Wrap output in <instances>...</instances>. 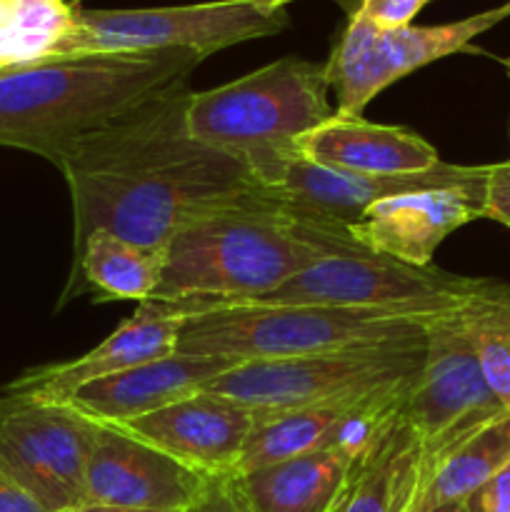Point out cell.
Wrapping results in <instances>:
<instances>
[{
    "mask_svg": "<svg viewBox=\"0 0 510 512\" xmlns=\"http://www.w3.org/2000/svg\"><path fill=\"white\" fill-rule=\"evenodd\" d=\"M190 90H165L80 140L58 165L73 198V255L95 230L168 245L220 210L268 198L245 155L188 133Z\"/></svg>",
    "mask_w": 510,
    "mask_h": 512,
    "instance_id": "cell-1",
    "label": "cell"
},
{
    "mask_svg": "<svg viewBox=\"0 0 510 512\" xmlns=\"http://www.w3.org/2000/svg\"><path fill=\"white\" fill-rule=\"evenodd\" d=\"M203 60L195 50H155L0 68V145L58 168L80 140L183 85Z\"/></svg>",
    "mask_w": 510,
    "mask_h": 512,
    "instance_id": "cell-2",
    "label": "cell"
},
{
    "mask_svg": "<svg viewBox=\"0 0 510 512\" xmlns=\"http://www.w3.org/2000/svg\"><path fill=\"white\" fill-rule=\"evenodd\" d=\"M323 255L273 198L220 210L168 243L155 303L175 310L228 308L280 288Z\"/></svg>",
    "mask_w": 510,
    "mask_h": 512,
    "instance_id": "cell-3",
    "label": "cell"
},
{
    "mask_svg": "<svg viewBox=\"0 0 510 512\" xmlns=\"http://www.w3.org/2000/svg\"><path fill=\"white\" fill-rule=\"evenodd\" d=\"M173 313L185 318L175 353L225 358L235 363L300 358V355L415 338L423 335L435 318H440L418 308H320V305L200 308L173 310Z\"/></svg>",
    "mask_w": 510,
    "mask_h": 512,
    "instance_id": "cell-4",
    "label": "cell"
},
{
    "mask_svg": "<svg viewBox=\"0 0 510 512\" xmlns=\"http://www.w3.org/2000/svg\"><path fill=\"white\" fill-rule=\"evenodd\" d=\"M328 90L325 65L288 55L233 83L190 93L185 125L200 143L240 155L290 145L333 118Z\"/></svg>",
    "mask_w": 510,
    "mask_h": 512,
    "instance_id": "cell-5",
    "label": "cell"
},
{
    "mask_svg": "<svg viewBox=\"0 0 510 512\" xmlns=\"http://www.w3.org/2000/svg\"><path fill=\"white\" fill-rule=\"evenodd\" d=\"M288 25V10L275 0H213L133 10L75 8L73 28L55 40L45 60L155 50H195L208 58L215 50L283 33Z\"/></svg>",
    "mask_w": 510,
    "mask_h": 512,
    "instance_id": "cell-6",
    "label": "cell"
},
{
    "mask_svg": "<svg viewBox=\"0 0 510 512\" xmlns=\"http://www.w3.org/2000/svg\"><path fill=\"white\" fill-rule=\"evenodd\" d=\"M423 358L425 333L333 353L240 363L200 393L223 395L260 413H283L410 385Z\"/></svg>",
    "mask_w": 510,
    "mask_h": 512,
    "instance_id": "cell-7",
    "label": "cell"
},
{
    "mask_svg": "<svg viewBox=\"0 0 510 512\" xmlns=\"http://www.w3.org/2000/svg\"><path fill=\"white\" fill-rule=\"evenodd\" d=\"M475 303L428 325L423 365L400 408L420 445V488L455 448L510 415L480 365L473 335Z\"/></svg>",
    "mask_w": 510,
    "mask_h": 512,
    "instance_id": "cell-8",
    "label": "cell"
},
{
    "mask_svg": "<svg viewBox=\"0 0 510 512\" xmlns=\"http://www.w3.org/2000/svg\"><path fill=\"white\" fill-rule=\"evenodd\" d=\"M495 288V280L465 278L435 265L413 268L373 253H333L315 260L280 288L228 308H418L448 315L468 308Z\"/></svg>",
    "mask_w": 510,
    "mask_h": 512,
    "instance_id": "cell-9",
    "label": "cell"
},
{
    "mask_svg": "<svg viewBox=\"0 0 510 512\" xmlns=\"http://www.w3.org/2000/svg\"><path fill=\"white\" fill-rule=\"evenodd\" d=\"M100 423L60 400L0 395V468L50 512L85 505V473Z\"/></svg>",
    "mask_w": 510,
    "mask_h": 512,
    "instance_id": "cell-10",
    "label": "cell"
},
{
    "mask_svg": "<svg viewBox=\"0 0 510 512\" xmlns=\"http://www.w3.org/2000/svg\"><path fill=\"white\" fill-rule=\"evenodd\" d=\"M508 18L510 0L455 23L380 30L355 10L343 38L338 40L333 55L325 63L328 83L330 88H335L338 98L335 115L360 118L365 105L395 80L435 60L468 50L478 35L488 33Z\"/></svg>",
    "mask_w": 510,
    "mask_h": 512,
    "instance_id": "cell-11",
    "label": "cell"
},
{
    "mask_svg": "<svg viewBox=\"0 0 510 512\" xmlns=\"http://www.w3.org/2000/svg\"><path fill=\"white\" fill-rule=\"evenodd\" d=\"M218 480L188 468L120 425L100 423L85 473V500L138 510L200 512Z\"/></svg>",
    "mask_w": 510,
    "mask_h": 512,
    "instance_id": "cell-12",
    "label": "cell"
},
{
    "mask_svg": "<svg viewBox=\"0 0 510 512\" xmlns=\"http://www.w3.org/2000/svg\"><path fill=\"white\" fill-rule=\"evenodd\" d=\"M485 185L488 168L470 183L383 198L348 225V235L368 253L413 268H428L438 245L450 233L483 218Z\"/></svg>",
    "mask_w": 510,
    "mask_h": 512,
    "instance_id": "cell-13",
    "label": "cell"
},
{
    "mask_svg": "<svg viewBox=\"0 0 510 512\" xmlns=\"http://www.w3.org/2000/svg\"><path fill=\"white\" fill-rule=\"evenodd\" d=\"M260 415V410L223 395L195 393L168 408L120 423V428L173 455L188 468L225 480L233 475Z\"/></svg>",
    "mask_w": 510,
    "mask_h": 512,
    "instance_id": "cell-14",
    "label": "cell"
},
{
    "mask_svg": "<svg viewBox=\"0 0 510 512\" xmlns=\"http://www.w3.org/2000/svg\"><path fill=\"white\" fill-rule=\"evenodd\" d=\"M183 320V315L173 313L165 303L155 300L140 303L135 313L93 350L68 363H50L25 370L20 378L5 385L3 393L65 403L83 385L173 355L178 350Z\"/></svg>",
    "mask_w": 510,
    "mask_h": 512,
    "instance_id": "cell-15",
    "label": "cell"
},
{
    "mask_svg": "<svg viewBox=\"0 0 510 512\" xmlns=\"http://www.w3.org/2000/svg\"><path fill=\"white\" fill-rule=\"evenodd\" d=\"M235 360L180 355L150 360L110 378L83 385L65 403L75 405L98 423H130L200 393L208 383L235 368Z\"/></svg>",
    "mask_w": 510,
    "mask_h": 512,
    "instance_id": "cell-16",
    "label": "cell"
},
{
    "mask_svg": "<svg viewBox=\"0 0 510 512\" xmlns=\"http://www.w3.org/2000/svg\"><path fill=\"white\" fill-rule=\"evenodd\" d=\"M295 153L328 168L365 175L425 173L440 165L438 150L400 125L333 115L293 143Z\"/></svg>",
    "mask_w": 510,
    "mask_h": 512,
    "instance_id": "cell-17",
    "label": "cell"
},
{
    "mask_svg": "<svg viewBox=\"0 0 510 512\" xmlns=\"http://www.w3.org/2000/svg\"><path fill=\"white\" fill-rule=\"evenodd\" d=\"M358 460L328 445L225 483L253 512H333Z\"/></svg>",
    "mask_w": 510,
    "mask_h": 512,
    "instance_id": "cell-18",
    "label": "cell"
},
{
    "mask_svg": "<svg viewBox=\"0 0 510 512\" xmlns=\"http://www.w3.org/2000/svg\"><path fill=\"white\" fill-rule=\"evenodd\" d=\"M418 488L420 445L398 410L355 463L333 512H408Z\"/></svg>",
    "mask_w": 510,
    "mask_h": 512,
    "instance_id": "cell-19",
    "label": "cell"
},
{
    "mask_svg": "<svg viewBox=\"0 0 510 512\" xmlns=\"http://www.w3.org/2000/svg\"><path fill=\"white\" fill-rule=\"evenodd\" d=\"M165 260L168 245H140L108 230H95L73 255L63 300L93 293L95 300L148 303L163 278Z\"/></svg>",
    "mask_w": 510,
    "mask_h": 512,
    "instance_id": "cell-20",
    "label": "cell"
},
{
    "mask_svg": "<svg viewBox=\"0 0 510 512\" xmlns=\"http://www.w3.org/2000/svg\"><path fill=\"white\" fill-rule=\"evenodd\" d=\"M360 400L363 398L308 405V408L283 410V413H263L230 478H240V475L265 468V465L283 463V460L328 448L333 443L335 430L353 413Z\"/></svg>",
    "mask_w": 510,
    "mask_h": 512,
    "instance_id": "cell-21",
    "label": "cell"
},
{
    "mask_svg": "<svg viewBox=\"0 0 510 512\" xmlns=\"http://www.w3.org/2000/svg\"><path fill=\"white\" fill-rule=\"evenodd\" d=\"M510 463V415L495 420L455 448L425 480L408 512H425L448 503H465L480 485Z\"/></svg>",
    "mask_w": 510,
    "mask_h": 512,
    "instance_id": "cell-22",
    "label": "cell"
},
{
    "mask_svg": "<svg viewBox=\"0 0 510 512\" xmlns=\"http://www.w3.org/2000/svg\"><path fill=\"white\" fill-rule=\"evenodd\" d=\"M473 335L485 378L510 413V283L475 303Z\"/></svg>",
    "mask_w": 510,
    "mask_h": 512,
    "instance_id": "cell-23",
    "label": "cell"
},
{
    "mask_svg": "<svg viewBox=\"0 0 510 512\" xmlns=\"http://www.w3.org/2000/svg\"><path fill=\"white\" fill-rule=\"evenodd\" d=\"M73 10L68 0H13V28L23 33L60 40L73 28Z\"/></svg>",
    "mask_w": 510,
    "mask_h": 512,
    "instance_id": "cell-24",
    "label": "cell"
},
{
    "mask_svg": "<svg viewBox=\"0 0 510 512\" xmlns=\"http://www.w3.org/2000/svg\"><path fill=\"white\" fill-rule=\"evenodd\" d=\"M423 5L425 0H363L358 13L378 25L380 30H395L413 25V18Z\"/></svg>",
    "mask_w": 510,
    "mask_h": 512,
    "instance_id": "cell-25",
    "label": "cell"
},
{
    "mask_svg": "<svg viewBox=\"0 0 510 512\" xmlns=\"http://www.w3.org/2000/svg\"><path fill=\"white\" fill-rule=\"evenodd\" d=\"M483 218L510 228V160L488 165Z\"/></svg>",
    "mask_w": 510,
    "mask_h": 512,
    "instance_id": "cell-26",
    "label": "cell"
},
{
    "mask_svg": "<svg viewBox=\"0 0 510 512\" xmlns=\"http://www.w3.org/2000/svg\"><path fill=\"white\" fill-rule=\"evenodd\" d=\"M468 512H510V463L485 485H480L468 500Z\"/></svg>",
    "mask_w": 510,
    "mask_h": 512,
    "instance_id": "cell-27",
    "label": "cell"
},
{
    "mask_svg": "<svg viewBox=\"0 0 510 512\" xmlns=\"http://www.w3.org/2000/svg\"><path fill=\"white\" fill-rule=\"evenodd\" d=\"M0 512H50L13 475L0 468Z\"/></svg>",
    "mask_w": 510,
    "mask_h": 512,
    "instance_id": "cell-28",
    "label": "cell"
},
{
    "mask_svg": "<svg viewBox=\"0 0 510 512\" xmlns=\"http://www.w3.org/2000/svg\"><path fill=\"white\" fill-rule=\"evenodd\" d=\"M203 510L205 512H253L243 503V500L238 498V495H235V490L230 488L225 480H218V485H215L213 495H210L208 505H205Z\"/></svg>",
    "mask_w": 510,
    "mask_h": 512,
    "instance_id": "cell-29",
    "label": "cell"
},
{
    "mask_svg": "<svg viewBox=\"0 0 510 512\" xmlns=\"http://www.w3.org/2000/svg\"><path fill=\"white\" fill-rule=\"evenodd\" d=\"M65 512H180V510H138V508H115V505L85 503V505H80V508L65 510Z\"/></svg>",
    "mask_w": 510,
    "mask_h": 512,
    "instance_id": "cell-30",
    "label": "cell"
},
{
    "mask_svg": "<svg viewBox=\"0 0 510 512\" xmlns=\"http://www.w3.org/2000/svg\"><path fill=\"white\" fill-rule=\"evenodd\" d=\"M13 23V0H0V28Z\"/></svg>",
    "mask_w": 510,
    "mask_h": 512,
    "instance_id": "cell-31",
    "label": "cell"
},
{
    "mask_svg": "<svg viewBox=\"0 0 510 512\" xmlns=\"http://www.w3.org/2000/svg\"><path fill=\"white\" fill-rule=\"evenodd\" d=\"M425 512H468L465 503H448V505H438V508H430Z\"/></svg>",
    "mask_w": 510,
    "mask_h": 512,
    "instance_id": "cell-32",
    "label": "cell"
},
{
    "mask_svg": "<svg viewBox=\"0 0 510 512\" xmlns=\"http://www.w3.org/2000/svg\"><path fill=\"white\" fill-rule=\"evenodd\" d=\"M500 63H503V68L508 70V75H510V58H503V60H500Z\"/></svg>",
    "mask_w": 510,
    "mask_h": 512,
    "instance_id": "cell-33",
    "label": "cell"
},
{
    "mask_svg": "<svg viewBox=\"0 0 510 512\" xmlns=\"http://www.w3.org/2000/svg\"><path fill=\"white\" fill-rule=\"evenodd\" d=\"M78 3H83V0H68L70 8H75V5H78Z\"/></svg>",
    "mask_w": 510,
    "mask_h": 512,
    "instance_id": "cell-34",
    "label": "cell"
},
{
    "mask_svg": "<svg viewBox=\"0 0 510 512\" xmlns=\"http://www.w3.org/2000/svg\"><path fill=\"white\" fill-rule=\"evenodd\" d=\"M275 3H278V5H288V3H293V0H275Z\"/></svg>",
    "mask_w": 510,
    "mask_h": 512,
    "instance_id": "cell-35",
    "label": "cell"
},
{
    "mask_svg": "<svg viewBox=\"0 0 510 512\" xmlns=\"http://www.w3.org/2000/svg\"><path fill=\"white\" fill-rule=\"evenodd\" d=\"M200 512H205V510H200Z\"/></svg>",
    "mask_w": 510,
    "mask_h": 512,
    "instance_id": "cell-36",
    "label": "cell"
},
{
    "mask_svg": "<svg viewBox=\"0 0 510 512\" xmlns=\"http://www.w3.org/2000/svg\"><path fill=\"white\" fill-rule=\"evenodd\" d=\"M425 3H428V0H425Z\"/></svg>",
    "mask_w": 510,
    "mask_h": 512,
    "instance_id": "cell-37",
    "label": "cell"
}]
</instances>
